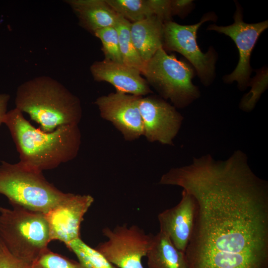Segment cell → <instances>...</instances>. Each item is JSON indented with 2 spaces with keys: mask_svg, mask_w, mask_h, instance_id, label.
Returning <instances> with one entry per match:
<instances>
[{
  "mask_svg": "<svg viewBox=\"0 0 268 268\" xmlns=\"http://www.w3.org/2000/svg\"><path fill=\"white\" fill-rule=\"evenodd\" d=\"M3 123L8 127L22 164L43 172L73 159L81 144L78 125H65L52 132L36 128L15 108L7 112Z\"/></svg>",
  "mask_w": 268,
  "mask_h": 268,
  "instance_id": "6da1fadb",
  "label": "cell"
},
{
  "mask_svg": "<svg viewBox=\"0 0 268 268\" xmlns=\"http://www.w3.org/2000/svg\"><path fill=\"white\" fill-rule=\"evenodd\" d=\"M15 108L28 114L44 132L65 125H78L82 114L79 98L56 79L33 77L18 87Z\"/></svg>",
  "mask_w": 268,
  "mask_h": 268,
  "instance_id": "7a4b0ae2",
  "label": "cell"
},
{
  "mask_svg": "<svg viewBox=\"0 0 268 268\" xmlns=\"http://www.w3.org/2000/svg\"><path fill=\"white\" fill-rule=\"evenodd\" d=\"M0 163V194L5 196L12 206L45 213L68 194L49 182L42 171L20 162Z\"/></svg>",
  "mask_w": 268,
  "mask_h": 268,
  "instance_id": "3957f363",
  "label": "cell"
},
{
  "mask_svg": "<svg viewBox=\"0 0 268 268\" xmlns=\"http://www.w3.org/2000/svg\"><path fill=\"white\" fill-rule=\"evenodd\" d=\"M0 239L17 259L30 265L51 242L44 213L0 206Z\"/></svg>",
  "mask_w": 268,
  "mask_h": 268,
  "instance_id": "277c9868",
  "label": "cell"
},
{
  "mask_svg": "<svg viewBox=\"0 0 268 268\" xmlns=\"http://www.w3.org/2000/svg\"><path fill=\"white\" fill-rule=\"evenodd\" d=\"M151 85L165 99H169L174 106L184 108L198 98L200 93L193 84V67L168 54L160 48L145 64L142 73Z\"/></svg>",
  "mask_w": 268,
  "mask_h": 268,
  "instance_id": "5b68a950",
  "label": "cell"
},
{
  "mask_svg": "<svg viewBox=\"0 0 268 268\" xmlns=\"http://www.w3.org/2000/svg\"><path fill=\"white\" fill-rule=\"evenodd\" d=\"M102 234L107 240L95 249L118 268H143V257L146 256L154 235L147 234L135 225L105 227Z\"/></svg>",
  "mask_w": 268,
  "mask_h": 268,
  "instance_id": "8992f818",
  "label": "cell"
},
{
  "mask_svg": "<svg viewBox=\"0 0 268 268\" xmlns=\"http://www.w3.org/2000/svg\"><path fill=\"white\" fill-rule=\"evenodd\" d=\"M214 14H207L195 24L184 25L172 21L163 23V48L177 52L184 56L195 67L201 82L205 86L212 82L216 57L214 50L203 53L197 42L199 28L205 21L214 20Z\"/></svg>",
  "mask_w": 268,
  "mask_h": 268,
  "instance_id": "52a82bcc",
  "label": "cell"
},
{
  "mask_svg": "<svg viewBox=\"0 0 268 268\" xmlns=\"http://www.w3.org/2000/svg\"><path fill=\"white\" fill-rule=\"evenodd\" d=\"M236 7L233 24L226 26L211 24L207 29L224 34L235 43L239 54L238 63L234 71L226 75L224 80L229 83L237 81L239 88L244 90L248 86L252 70L250 66L252 50L261 34L268 28V22L266 20L256 23H245L241 7Z\"/></svg>",
  "mask_w": 268,
  "mask_h": 268,
  "instance_id": "ba28073f",
  "label": "cell"
},
{
  "mask_svg": "<svg viewBox=\"0 0 268 268\" xmlns=\"http://www.w3.org/2000/svg\"><path fill=\"white\" fill-rule=\"evenodd\" d=\"M139 109L143 125V136L151 142L173 144L183 120L181 114L161 98L142 96Z\"/></svg>",
  "mask_w": 268,
  "mask_h": 268,
  "instance_id": "9c48e42d",
  "label": "cell"
},
{
  "mask_svg": "<svg viewBox=\"0 0 268 268\" xmlns=\"http://www.w3.org/2000/svg\"><path fill=\"white\" fill-rule=\"evenodd\" d=\"M142 96L116 92L98 97L94 103L102 118L110 122L127 141L143 135V125L139 109Z\"/></svg>",
  "mask_w": 268,
  "mask_h": 268,
  "instance_id": "30bf717a",
  "label": "cell"
},
{
  "mask_svg": "<svg viewBox=\"0 0 268 268\" xmlns=\"http://www.w3.org/2000/svg\"><path fill=\"white\" fill-rule=\"evenodd\" d=\"M93 202L91 195L68 193L63 201L44 213L51 241L59 240L67 245L80 238L81 223Z\"/></svg>",
  "mask_w": 268,
  "mask_h": 268,
  "instance_id": "8fae6325",
  "label": "cell"
},
{
  "mask_svg": "<svg viewBox=\"0 0 268 268\" xmlns=\"http://www.w3.org/2000/svg\"><path fill=\"white\" fill-rule=\"evenodd\" d=\"M196 208L193 196L183 190L180 202L158 215L160 231L168 236L177 249L184 253L193 232Z\"/></svg>",
  "mask_w": 268,
  "mask_h": 268,
  "instance_id": "7c38bea8",
  "label": "cell"
},
{
  "mask_svg": "<svg viewBox=\"0 0 268 268\" xmlns=\"http://www.w3.org/2000/svg\"><path fill=\"white\" fill-rule=\"evenodd\" d=\"M90 70L95 81L110 83L116 92L137 96L152 92L140 71L124 64L106 60L96 61L91 65Z\"/></svg>",
  "mask_w": 268,
  "mask_h": 268,
  "instance_id": "4fadbf2b",
  "label": "cell"
},
{
  "mask_svg": "<svg viewBox=\"0 0 268 268\" xmlns=\"http://www.w3.org/2000/svg\"><path fill=\"white\" fill-rule=\"evenodd\" d=\"M78 18L79 25L94 34L100 29L115 26L120 15L105 0H65Z\"/></svg>",
  "mask_w": 268,
  "mask_h": 268,
  "instance_id": "5bb4252c",
  "label": "cell"
},
{
  "mask_svg": "<svg viewBox=\"0 0 268 268\" xmlns=\"http://www.w3.org/2000/svg\"><path fill=\"white\" fill-rule=\"evenodd\" d=\"M131 38L144 64L163 45V23L152 15L141 21L131 23Z\"/></svg>",
  "mask_w": 268,
  "mask_h": 268,
  "instance_id": "9a60e30c",
  "label": "cell"
},
{
  "mask_svg": "<svg viewBox=\"0 0 268 268\" xmlns=\"http://www.w3.org/2000/svg\"><path fill=\"white\" fill-rule=\"evenodd\" d=\"M146 257L148 268H188L185 253L160 231L154 235Z\"/></svg>",
  "mask_w": 268,
  "mask_h": 268,
  "instance_id": "2e32d148",
  "label": "cell"
},
{
  "mask_svg": "<svg viewBox=\"0 0 268 268\" xmlns=\"http://www.w3.org/2000/svg\"><path fill=\"white\" fill-rule=\"evenodd\" d=\"M131 22L120 15L115 25L119 37L120 49L124 64L137 69L142 74L145 64L141 60L132 41Z\"/></svg>",
  "mask_w": 268,
  "mask_h": 268,
  "instance_id": "e0dca14e",
  "label": "cell"
},
{
  "mask_svg": "<svg viewBox=\"0 0 268 268\" xmlns=\"http://www.w3.org/2000/svg\"><path fill=\"white\" fill-rule=\"evenodd\" d=\"M76 256L82 268H118L109 262L95 248L78 238L66 245Z\"/></svg>",
  "mask_w": 268,
  "mask_h": 268,
  "instance_id": "ac0fdd59",
  "label": "cell"
},
{
  "mask_svg": "<svg viewBox=\"0 0 268 268\" xmlns=\"http://www.w3.org/2000/svg\"><path fill=\"white\" fill-rule=\"evenodd\" d=\"M118 14L131 23L153 15L148 0H105Z\"/></svg>",
  "mask_w": 268,
  "mask_h": 268,
  "instance_id": "d6986e66",
  "label": "cell"
},
{
  "mask_svg": "<svg viewBox=\"0 0 268 268\" xmlns=\"http://www.w3.org/2000/svg\"><path fill=\"white\" fill-rule=\"evenodd\" d=\"M94 35L102 43L104 60L123 64L120 49L117 30L115 26H109L96 31Z\"/></svg>",
  "mask_w": 268,
  "mask_h": 268,
  "instance_id": "ffe728a7",
  "label": "cell"
},
{
  "mask_svg": "<svg viewBox=\"0 0 268 268\" xmlns=\"http://www.w3.org/2000/svg\"><path fill=\"white\" fill-rule=\"evenodd\" d=\"M248 86H251L250 91L242 98L240 107L245 111L253 109L262 93L268 86V70L262 69L257 72L256 76L249 81Z\"/></svg>",
  "mask_w": 268,
  "mask_h": 268,
  "instance_id": "44dd1931",
  "label": "cell"
},
{
  "mask_svg": "<svg viewBox=\"0 0 268 268\" xmlns=\"http://www.w3.org/2000/svg\"><path fill=\"white\" fill-rule=\"evenodd\" d=\"M30 268H82L78 262L69 259L48 248L30 265Z\"/></svg>",
  "mask_w": 268,
  "mask_h": 268,
  "instance_id": "7402d4cb",
  "label": "cell"
},
{
  "mask_svg": "<svg viewBox=\"0 0 268 268\" xmlns=\"http://www.w3.org/2000/svg\"><path fill=\"white\" fill-rule=\"evenodd\" d=\"M153 15L156 16L163 23L171 21L170 0H148Z\"/></svg>",
  "mask_w": 268,
  "mask_h": 268,
  "instance_id": "603a6c76",
  "label": "cell"
},
{
  "mask_svg": "<svg viewBox=\"0 0 268 268\" xmlns=\"http://www.w3.org/2000/svg\"><path fill=\"white\" fill-rule=\"evenodd\" d=\"M0 268H30V265L13 256L0 239Z\"/></svg>",
  "mask_w": 268,
  "mask_h": 268,
  "instance_id": "cb8c5ba5",
  "label": "cell"
},
{
  "mask_svg": "<svg viewBox=\"0 0 268 268\" xmlns=\"http://www.w3.org/2000/svg\"><path fill=\"white\" fill-rule=\"evenodd\" d=\"M193 0H171L172 15H177L183 17L191 9Z\"/></svg>",
  "mask_w": 268,
  "mask_h": 268,
  "instance_id": "d4e9b609",
  "label": "cell"
},
{
  "mask_svg": "<svg viewBox=\"0 0 268 268\" xmlns=\"http://www.w3.org/2000/svg\"><path fill=\"white\" fill-rule=\"evenodd\" d=\"M10 96L7 93H0V126L7 113V107Z\"/></svg>",
  "mask_w": 268,
  "mask_h": 268,
  "instance_id": "484cf974",
  "label": "cell"
}]
</instances>
